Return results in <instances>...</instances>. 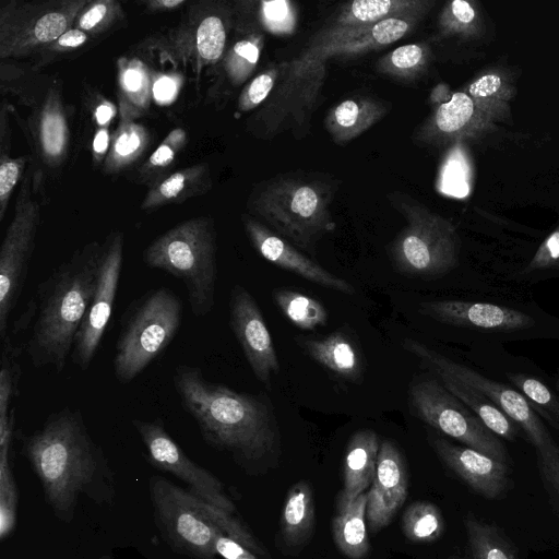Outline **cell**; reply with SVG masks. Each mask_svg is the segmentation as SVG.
I'll return each instance as SVG.
<instances>
[{
	"instance_id": "55",
	"label": "cell",
	"mask_w": 559,
	"mask_h": 559,
	"mask_svg": "<svg viewBox=\"0 0 559 559\" xmlns=\"http://www.w3.org/2000/svg\"><path fill=\"white\" fill-rule=\"evenodd\" d=\"M116 115V107L108 100H102L94 109V118L98 127H108Z\"/></svg>"
},
{
	"instance_id": "47",
	"label": "cell",
	"mask_w": 559,
	"mask_h": 559,
	"mask_svg": "<svg viewBox=\"0 0 559 559\" xmlns=\"http://www.w3.org/2000/svg\"><path fill=\"white\" fill-rule=\"evenodd\" d=\"M8 147L9 144L0 145V221L4 218L11 194L20 181L28 159L27 156H10Z\"/></svg>"
},
{
	"instance_id": "20",
	"label": "cell",
	"mask_w": 559,
	"mask_h": 559,
	"mask_svg": "<svg viewBox=\"0 0 559 559\" xmlns=\"http://www.w3.org/2000/svg\"><path fill=\"white\" fill-rule=\"evenodd\" d=\"M497 129L496 122L485 115L461 92L439 104L418 131V139L430 144L479 139Z\"/></svg>"
},
{
	"instance_id": "53",
	"label": "cell",
	"mask_w": 559,
	"mask_h": 559,
	"mask_svg": "<svg viewBox=\"0 0 559 559\" xmlns=\"http://www.w3.org/2000/svg\"><path fill=\"white\" fill-rule=\"evenodd\" d=\"M179 84L176 78L170 75H160L153 81L152 94L159 104L171 103L178 93Z\"/></svg>"
},
{
	"instance_id": "24",
	"label": "cell",
	"mask_w": 559,
	"mask_h": 559,
	"mask_svg": "<svg viewBox=\"0 0 559 559\" xmlns=\"http://www.w3.org/2000/svg\"><path fill=\"white\" fill-rule=\"evenodd\" d=\"M299 344L313 360L335 376L352 382L361 378L364 358L360 348L345 332L335 331L319 338H302Z\"/></svg>"
},
{
	"instance_id": "27",
	"label": "cell",
	"mask_w": 559,
	"mask_h": 559,
	"mask_svg": "<svg viewBox=\"0 0 559 559\" xmlns=\"http://www.w3.org/2000/svg\"><path fill=\"white\" fill-rule=\"evenodd\" d=\"M70 138L69 124L57 88H50L40 108L36 124V141L45 163L58 166L64 159Z\"/></svg>"
},
{
	"instance_id": "2",
	"label": "cell",
	"mask_w": 559,
	"mask_h": 559,
	"mask_svg": "<svg viewBox=\"0 0 559 559\" xmlns=\"http://www.w3.org/2000/svg\"><path fill=\"white\" fill-rule=\"evenodd\" d=\"M421 17H392L373 25L322 28L292 61L278 67L272 96L254 118L265 133L301 128L316 106L332 57L385 47L405 36Z\"/></svg>"
},
{
	"instance_id": "34",
	"label": "cell",
	"mask_w": 559,
	"mask_h": 559,
	"mask_svg": "<svg viewBox=\"0 0 559 559\" xmlns=\"http://www.w3.org/2000/svg\"><path fill=\"white\" fill-rule=\"evenodd\" d=\"M15 409L12 408L8 426L0 431V539L4 540L16 525L19 490L11 468L10 452L15 428Z\"/></svg>"
},
{
	"instance_id": "29",
	"label": "cell",
	"mask_w": 559,
	"mask_h": 559,
	"mask_svg": "<svg viewBox=\"0 0 559 559\" xmlns=\"http://www.w3.org/2000/svg\"><path fill=\"white\" fill-rule=\"evenodd\" d=\"M463 92L485 115L498 122L510 116V100L516 88L506 70L491 68L476 75Z\"/></svg>"
},
{
	"instance_id": "17",
	"label": "cell",
	"mask_w": 559,
	"mask_h": 559,
	"mask_svg": "<svg viewBox=\"0 0 559 559\" xmlns=\"http://www.w3.org/2000/svg\"><path fill=\"white\" fill-rule=\"evenodd\" d=\"M229 325L255 378L270 384L280 370L274 343L255 299L238 284L230 290Z\"/></svg>"
},
{
	"instance_id": "46",
	"label": "cell",
	"mask_w": 559,
	"mask_h": 559,
	"mask_svg": "<svg viewBox=\"0 0 559 559\" xmlns=\"http://www.w3.org/2000/svg\"><path fill=\"white\" fill-rule=\"evenodd\" d=\"M260 56L259 40L253 37L238 39L224 58V70L229 81L239 84L254 69Z\"/></svg>"
},
{
	"instance_id": "59",
	"label": "cell",
	"mask_w": 559,
	"mask_h": 559,
	"mask_svg": "<svg viewBox=\"0 0 559 559\" xmlns=\"http://www.w3.org/2000/svg\"><path fill=\"white\" fill-rule=\"evenodd\" d=\"M449 559H461V558L454 556V557H450Z\"/></svg>"
},
{
	"instance_id": "54",
	"label": "cell",
	"mask_w": 559,
	"mask_h": 559,
	"mask_svg": "<svg viewBox=\"0 0 559 559\" xmlns=\"http://www.w3.org/2000/svg\"><path fill=\"white\" fill-rule=\"evenodd\" d=\"M111 142L109 127H98L92 142L93 160L98 164L107 156Z\"/></svg>"
},
{
	"instance_id": "18",
	"label": "cell",
	"mask_w": 559,
	"mask_h": 559,
	"mask_svg": "<svg viewBox=\"0 0 559 559\" xmlns=\"http://www.w3.org/2000/svg\"><path fill=\"white\" fill-rule=\"evenodd\" d=\"M242 224L253 248L270 263L325 288L346 295L355 294V287L349 282L304 255L287 240L254 217L243 215Z\"/></svg>"
},
{
	"instance_id": "33",
	"label": "cell",
	"mask_w": 559,
	"mask_h": 559,
	"mask_svg": "<svg viewBox=\"0 0 559 559\" xmlns=\"http://www.w3.org/2000/svg\"><path fill=\"white\" fill-rule=\"evenodd\" d=\"M314 525L312 489L305 480L296 483L288 491L282 514V534L288 545L306 542Z\"/></svg>"
},
{
	"instance_id": "22",
	"label": "cell",
	"mask_w": 559,
	"mask_h": 559,
	"mask_svg": "<svg viewBox=\"0 0 559 559\" xmlns=\"http://www.w3.org/2000/svg\"><path fill=\"white\" fill-rule=\"evenodd\" d=\"M431 444L442 462L479 495L495 499L506 489V463L472 448L453 444L443 438H432Z\"/></svg>"
},
{
	"instance_id": "4",
	"label": "cell",
	"mask_w": 559,
	"mask_h": 559,
	"mask_svg": "<svg viewBox=\"0 0 559 559\" xmlns=\"http://www.w3.org/2000/svg\"><path fill=\"white\" fill-rule=\"evenodd\" d=\"M100 252V241L85 243L37 286L35 321L25 344L34 367L63 371L90 305Z\"/></svg>"
},
{
	"instance_id": "56",
	"label": "cell",
	"mask_w": 559,
	"mask_h": 559,
	"mask_svg": "<svg viewBox=\"0 0 559 559\" xmlns=\"http://www.w3.org/2000/svg\"><path fill=\"white\" fill-rule=\"evenodd\" d=\"M186 0H148L144 4L150 11H171L186 4Z\"/></svg>"
},
{
	"instance_id": "42",
	"label": "cell",
	"mask_w": 559,
	"mask_h": 559,
	"mask_svg": "<svg viewBox=\"0 0 559 559\" xmlns=\"http://www.w3.org/2000/svg\"><path fill=\"white\" fill-rule=\"evenodd\" d=\"M17 349L10 336L2 341V357L0 370V431L7 427L12 409V400L19 395V384L22 374L17 359Z\"/></svg>"
},
{
	"instance_id": "19",
	"label": "cell",
	"mask_w": 559,
	"mask_h": 559,
	"mask_svg": "<svg viewBox=\"0 0 559 559\" xmlns=\"http://www.w3.org/2000/svg\"><path fill=\"white\" fill-rule=\"evenodd\" d=\"M407 484V469L402 453L392 441H382L374 477L367 491L366 518L373 532L386 526L403 506Z\"/></svg>"
},
{
	"instance_id": "51",
	"label": "cell",
	"mask_w": 559,
	"mask_h": 559,
	"mask_svg": "<svg viewBox=\"0 0 559 559\" xmlns=\"http://www.w3.org/2000/svg\"><path fill=\"white\" fill-rule=\"evenodd\" d=\"M90 35L76 27H71L59 36L41 55H57L70 52L85 45Z\"/></svg>"
},
{
	"instance_id": "35",
	"label": "cell",
	"mask_w": 559,
	"mask_h": 559,
	"mask_svg": "<svg viewBox=\"0 0 559 559\" xmlns=\"http://www.w3.org/2000/svg\"><path fill=\"white\" fill-rule=\"evenodd\" d=\"M148 143L150 133L144 126L134 120H120L104 159V173L115 175L124 170L144 153Z\"/></svg>"
},
{
	"instance_id": "48",
	"label": "cell",
	"mask_w": 559,
	"mask_h": 559,
	"mask_svg": "<svg viewBox=\"0 0 559 559\" xmlns=\"http://www.w3.org/2000/svg\"><path fill=\"white\" fill-rule=\"evenodd\" d=\"M280 70L278 67L269 69L253 80L242 90L238 99V108L241 111H248L270 97V94L274 90L278 79Z\"/></svg>"
},
{
	"instance_id": "32",
	"label": "cell",
	"mask_w": 559,
	"mask_h": 559,
	"mask_svg": "<svg viewBox=\"0 0 559 559\" xmlns=\"http://www.w3.org/2000/svg\"><path fill=\"white\" fill-rule=\"evenodd\" d=\"M366 509L367 492H362L348 507L337 509L332 522L334 543L349 559H362L369 551Z\"/></svg>"
},
{
	"instance_id": "26",
	"label": "cell",
	"mask_w": 559,
	"mask_h": 559,
	"mask_svg": "<svg viewBox=\"0 0 559 559\" xmlns=\"http://www.w3.org/2000/svg\"><path fill=\"white\" fill-rule=\"evenodd\" d=\"M211 188L212 177L206 164L185 167L151 187L141 203V210L151 212L165 205L180 204L206 193Z\"/></svg>"
},
{
	"instance_id": "28",
	"label": "cell",
	"mask_w": 559,
	"mask_h": 559,
	"mask_svg": "<svg viewBox=\"0 0 559 559\" xmlns=\"http://www.w3.org/2000/svg\"><path fill=\"white\" fill-rule=\"evenodd\" d=\"M433 4L431 0H355L338 11L333 24L366 26L392 17H424Z\"/></svg>"
},
{
	"instance_id": "21",
	"label": "cell",
	"mask_w": 559,
	"mask_h": 559,
	"mask_svg": "<svg viewBox=\"0 0 559 559\" xmlns=\"http://www.w3.org/2000/svg\"><path fill=\"white\" fill-rule=\"evenodd\" d=\"M418 311L442 323L487 331L512 332L535 325L525 312L488 302L432 300L421 302Z\"/></svg>"
},
{
	"instance_id": "31",
	"label": "cell",
	"mask_w": 559,
	"mask_h": 559,
	"mask_svg": "<svg viewBox=\"0 0 559 559\" xmlns=\"http://www.w3.org/2000/svg\"><path fill=\"white\" fill-rule=\"evenodd\" d=\"M444 388L463 402L495 435L513 441L519 432L514 424L497 405L476 389L443 373L432 372Z\"/></svg>"
},
{
	"instance_id": "57",
	"label": "cell",
	"mask_w": 559,
	"mask_h": 559,
	"mask_svg": "<svg viewBox=\"0 0 559 559\" xmlns=\"http://www.w3.org/2000/svg\"><path fill=\"white\" fill-rule=\"evenodd\" d=\"M99 559H112L110 555H104Z\"/></svg>"
},
{
	"instance_id": "49",
	"label": "cell",
	"mask_w": 559,
	"mask_h": 559,
	"mask_svg": "<svg viewBox=\"0 0 559 559\" xmlns=\"http://www.w3.org/2000/svg\"><path fill=\"white\" fill-rule=\"evenodd\" d=\"M550 267H559V224L538 247L524 273Z\"/></svg>"
},
{
	"instance_id": "37",
	"label": "cell",
	"mask_w": 559,
	"mask_h": 559,
	"mask_svg": "<svg viewBox=\"0 0 559 559\" xmlns=\"http://www.w3.org/2000/svg\"><path fill=\"white\" fill-rule=\"evenodd\" d=\"M273 299L282 313L301 330H314L328 322V310L311 296L292 289H276Z\"/></svg>"
},
{
	"instance_id": "58",
	"label": "cell",
	"mask_w": 559,
	"mask_h": 559,
	"mask_svg": "<svg viewBox=\"0 0 559 559\" xmlns=\"http://www.w3.org/2000/svg\"><path fill=\"white\" fill-rule=\"evenodd\" d=\"M557 389L559 390V378L556 381Z\"/></svg>"
},
{
	"instance_id": "15",
	"label": "cell",
	"mask_w": 559,
	"mask_h": 559,
	"mask_svg": "<svg viewBox=\"0 0 559 559\" xmlns=\"http://www.w3.org/2000/svg\"><path fill=\"white\" fill-rule=\"evenodd\" d=\"M229 23V10L222 3L198 2L166 35V44H160L159 51L171 60L190 62L200 73L223 58Z\"/></svg>"
},
{
	"instance_id": "23",
	"label": "cell",
	"mask_w": 559,
	"mask_h": 559,
	"mask_svg": "<svg viewBox=\"0 0 559 559\" xmlns=\"http://www.w3.org/2000/svg\"><path fill=\"white\" fill-rule=\"evenodd\" d=\"M380 444L378 435L371 429L358 430L349 439L337 509L348 507L372 484Z\"/></svg>"
},
{
	"instance_id": "13",
	"label": "cell",
	"mask_w": 559,
	"mask_h": 559,
	"mask_svg": "<svg viewBox=\"0 0 559 559\" xmlns=\"http://www.w3.org/2000/svg\"><path fill=\"white\" fill-rule=\"evenodd\" d=\"M40 210L33 199L31 177L25 176L14 213L0 248V338L9 335V319L19 302L35 249Z\"/></svg>"
},
{
	"instance_id": "36",
	"label": "cell",
	"mask_w": 559,
	"mask_h": 559,
	"mask_svg": "<svg viewBox=\"0 0 559 559\" xmlns=\"http://www.w3.org/2000/svg\"><path fill=\"white\" fill-rule=\"evenodd\" d=\"M438 27L442 36H457L463 39L479 38L485 32L480 3L476 0L447 2L439 15Z\"/></svg>"
},
{
	"instance_id": "39",
	"label": "cell",
	"mask_w": 559,
	"mask_h": 559,
	"mask_svg": "<svg viewBox=\"0 0 559 559\" xmlns=\"http://www.w3.org/2000/svg\"><path fill=\"white\" fill-rule=\"evenodd\" d=\"M187 143L186 131L181 128L171 130L157 148L141 165L138 171V181L148 185L150 188L166 178L167 171L173 167L178 154Z\"/></svg>"
},
{
	"instance_id": "8",
	"label": "cell",
	"mask_w": 559,
	"mask_h": 559,
	"mask_svg": "<svg viewBox=\"0 0 559 559\" xmlns=\"http://www.w3.org/2000/svg\"><path fill=\"white\" fill-rule=\"evenodd\" d=\"M332 190L308 176H285L269 181L250 201L251 211L277 235L310 249L314 241L335 228L330 213Z\"/></svg>"
},
{
	"instance_id": "7",
	"label": "cell",
	"mask_w": 559,
	"mask_h": 559,
	"mask_svg": "<svg viewBox=\"0 0 559 559\" xmlns=\"http://www.w3.org/2000/svg\"><path fill=\"white\" fill-rule=\"evenodd\" d=\"M182 319V304L169 288L150 289L134 299L121 317L112 358L119 383L133 381L175 340Z\"/></svg>"
},
{
	"instance_id": "16",
	"label": "cell",
	"mask_w": 559,
	"mask_h": 559,
	"mask_svg": "<svg viewBox=\"0 0 559 559\" xmlns=\"http://www.w3.org/2000/svg\"><path fill=\"white\" fill-rule=\"evenodd\" d=\"M131 424L146 449V460L151 465L182 480L188 486L187 490L198 498L235 513L236 507L221 480L185 453L160 418L132 419Z\"/></svg>"
},
{
	"instance_id": "50",
	"label": "cell",
	"mask_w": 559,
	"mask_h": 559,
	"mask_svg": "<svg viewBox=\"0 0 559 559\" xmlns=\"http://www.w3.org/2000/svg\"><path fill=\"white\" fill-rule=\"evenodd\" d=\"M286 1L262 2V16L264 24L273 32H285L293 25V9Z\"/></svg>"
},
{
	"instance_id": "44",
	"label": "cell",
	"mask_w": 559,
	"mask_h": 559,
	"mask_svg": "<svg viewBox=\"0 0 559 559\" xmlns=\"http://www.w3.org/2000/svg\"><path fill=\"white\" fill-rule=\"evenodd\" d=\"M124 17L120 3L116 0L88 1L79 13L73 27L90 36L99 35Z\"/></svg>"
},
{
	"instance_id": "11",
	"label": "cell",
	"mask_w": 559,
	"mask_h": 559,
	"mask_svg": "<svg viewBox=\"0 0 559 559\" xmlns=\"http://www.w3.org/2000/svg\"><path fill=\"white\" fill-rule=\"evenodd\" d=\"M409 402L416 417L436 430L507 463V451L498 437L437 379L424 378L409 386Z\"/></svg>"
},
{
	"instance_id": "41",
	"label": "cell",
	"mask_w": 559,
	"mask_h": 559,
	"mask_svg": "<svg viewBox=\"0 0 559 559\" xmlns=\"http://www.w3.org/2000/svg\"><path fill=\"white\" fill-rule=\"evenodd\" d=\"M430 56L427 45H403L380 58L378 70L394 78L413 79L426 70Z\"/></svg>"
},
{
	"instance_id": "14",
	"label": "cell",
	"mask_w": 559,
	"mask_h": 559,
	"mask_svg": "<svg viewBox=\"0 0 559 559\" xmlns=\"http://www.w3.org/2000/svg\"><path fill=\"white\" fill-rule=\"evenodd\" d=\"M123 233L110 231L102 242L95 286L85 317L75 336L72 362L86 371L95 357L111 319L122 271Z\"/></svg>"
},
{
	"instance_id": "1",
	"label": "cell",
	"mask_w": 559,
	"mask_h": 559,
	"mask_svg": "<svg viewBox=\"0 0 559 559\" xmlns=\"http://www.w3.org/2000/svg\"><path fill=\"white\" fill-rule=\"evenodd\" d=\"M21 452L38 477L55 515L70 523L80 495L99 504H112L115 477L79 408L51 413L44 425L22 435Z\"/></svg>"
},
{
	"instance_id": "30",
	"label": "cell",
	"mask_w": 559,
	"mask_h": 559,
	"mask_svg": "<svg viewBox=\"0 0 559 559\" xmlns=\"http://www.w3.org/2000/svg\"><path fill=\"white\" fill-rule=\"evenodd\" d=\"M153 81L146 66L139 59L118 61V103L121 120H134L150 105Z\"/></svg>"
},
{
	"instance_id": "12",
	"label": "cell",
	"mask_w": 559,
	"mask_h": 559,
	"mask_svg": "<svg viewBox=\"0 0 559 559\" xmlns=\"http://www.w3.org/2000/svg\"><path fill=\"white\" fill-rule=\"evenodd\" d=\"M154 518L163 537L177 552L194 559H216L221 532L198 508L190 491L154 475L150 479Z\"/></svg>"
},
{
	"instance_id": "43",
	"label": "cell",
	"mask_w": 559,
	"mask_h": 559,
	"mask_svg": "<svg viewBox=\"0 0 559 559\" xmlns=\"http://www.w3.org/2000/svg\"><path fill=\"white\" fill-rule=\"evenodd\" d=\"M194 497L197 506L204 516L222 533L239 542L254 554L260 556L267 555V551L261 546L251 532L236 519L234 513L211 504L197 496Z\"/></svg>"
},
{
	"instance_id": "9",
	"label": "cell",
	"mask_w": 559,
	"mask_h": 559,
	"mask_svg": "<svg viewBox=\"0 0 559 559\" xmlns=\"http://www.w3.org/2000/svg\"><path fill=\"white\" fill-rule=\"evenodd\" d=\"M400 211L406 225L391 248L396 269L415 277L440 276L454 269L460 253L454 225L416 203L403 202Z\"/></svg>"
},
{
	"instance_id": "25",
	"label": "cell",
	"mask_w": 559,
	"mask_h": 559,
	"mask_svg": "<svg viewBox=\"0 0 559 559\" xmlns=\"http://www.w3.org/2000/svg\"><path fill=\"white\" fill-rule=\"evenodd\" d=\"M388 111V107L371 97L346 98L328 112L324 126L332 140L345 144L374 126Z\"/></svg>"
},
{
	"instance_id": "10",
	"label": "cell",
	"mask_w": 559,
	"mask_h": 559,
	"mask_svg": "<svg viewBox=\"0 0 559 559\" xmlns=\"http://www.w3.org/2000/svg\"><path fill=\"white\" fill-rule=\"evenodd\" d=\"M87 0L3 2L0 8V58L43 53L70 29Z\"/></svg>"
},
{
	"instance_id": "5",
	"label": "cell",
	"mask_w": 559,
	"mask_h": 559,
	"mask_svg": "<svg viewBox=\"0 0 559 559\" xmlns=\"http://www.w3.org/2000/svg\"><path fill=\"white\" fill-rule=\"evenodd\" d=\"M217 242L214 221L197 216L156 237L143 251L151 269L162 270L183 282L192 313L209 314L215 304Z\"/></svg>"
},
{
	"instance_id": "40",
	"label": "cell",
	"mask_w": 559,
	"mask_h": 559,
	"mask_svg": "<svg viewBox=\"0 0 559 559\" xmlns=\"http://www.w3.org/2000/svg\"><path fill=\"white\" fill-rule=\"evenodd\" d=\"M405 536L414 543H431L444 530V522L437 506L418 501L408 506L402 518Z\"/></svg>"
},
{
	"instance_id": "38",
	"label": "cell",
	"mask_w": 559,
	"mask_h": 559,
	"mask_svg": "<svg viewBox=\"0 0 559 559\" xmlns=\"http://www.w3.org/2000/svg\"><path fill=\"white\" fill-rule=\"evenodd\" d=\"M465 528L473 559H515L511 545L496 526L469 514Z\"/></svg>"
},
{
	"instance_id": "45",
	"label": "cell",
	"mask_w": 559,
	"mask_h": 559,
	"mask_svg": "<svg viewBox=\"0 0 559 559\" xmlns=\"http://www.w3.org/2000/svg\"><path fill=\"white\" fill-rule=\"evenodd\" d=\"M508 377L534 409L559 428V397L536 378L522 373H508Z\"/></svg>"
},
{
	"instance_id": "3",
	"label": "cell",
	"mask_w": 559,
	"mask_h": 559,
	"mask_svg": "<svg viewBox=\"0 0 559 559\" xmlns=\"http://www.w3.org/2000/svg\"><path fill=\"white\" fill-rule=\"evenodd\" d=\"M174 389L203 441L242 464L267 456L278 440L275 417L260 397L207 380L194 366L178 365Z\"/></svg>"
},
{
	"instance_id": "6",
	"label": "cell",
	"mask_w": 559,
	"mask_h": 559,
	"mask_svg": "<svg viewBox=\"0 0 559 559\" xmlns=\"http://www.w3.org/2000/svg\"><path fill=\"white\" fill-rule=\"evenodd\" d=\"M403 347L431 372H443L483 393L525 432L536 451L545 487L559 512V445L530 401L521 392L453 361L416 340L405 338Z\"/></svg>"
},
{
	"instance_id": "52",
	"label": "cell",
	"mask_w": 559,
	"mask_h": 559,
	"mask_svg": "<svg viewBox=\"0 0 559 559\" xmlns=\"http://www.w3.org/2000/svg\"><path fill=\"white\" fill-rule=\"evenodd\" d=\"M215 549L224 559H258L254 552L222 532L215 538Z\"/></svg>"
}]
</instances>
